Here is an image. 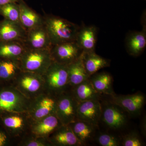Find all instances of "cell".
Here are the masks:
<instances>
[{
    "label": "cell",
    "instance_id": "6da1fadb",
    "mask_svg": "<svg viewBox=\"0 0 146 146\" xmlns=\"http://www.w3.org/2000/svg\"><path fill=\"white\" fill-rule=\"evenodd\" d=\"M44 17L52 46L76 41L80 26L59 16L46 15Z\"/></svg>",
    "mask_w": 146,
    "mask_h": 146
},
{
    "label": "cell",
    "instance_id": "7a4b0ae2",
    "mask_svg": "<svg viewBox=\"0 0 146 146\" xmlns=\"http://www.w3.org/2000/svg\"><path fill=\"white\" fill-rule=\"evenodd\" d=\"M45 91L57 97L71 89L69 84L68 66L53 61L43 75Z\"/></svg>",
    "mask_w": 146,
    "mask_h": 146
},
{
    "label": "cell",
    "instance_id": "3957f363",
    "mask_svg": "<svg viewBox=\"0 0 146 146\" xmlns=\"http://www.w3.org/2000/svg\"><path fill=\"white\" fill-rule=\"evenodd\" d=\"M53 61L50 49L27 48L19 63L21 70L43 75Z\"/></svg>",
    "mask_w": 146,
    "mask_h": 146
},
{
    "label": "cell",
    "instance_id": "277c9868",
    "mask_svg": "<svg viewBox=\"0 0 146 146\" xmlns=\"http://www.w3.org/2000/svg\"><path fill=\"white\" fill-rule=\"evenodd\" d=\"M31 100L11 84L0 88V115L13 112H27Z\"/></svg>",
    "mask_w": 146,
    "mask_h": 146
},
{
    "label": "cell",
    "instance_id": "5b68a950",
    "mask_svg": "<svg viewBox=\"0 0 146 146\" xmlns=\"http://www.w3.org/2000/svg\"><path fill=\"white\" fill-rule=\"evenodd\" d=\"M10 84L30 100L45 91L43 76L27 71L21 70Z\"/></svg>",
    "mask_w": 146,
    "mask_h": 146
},
{
    "label": "cell",
    "instance_id": "8992f818",
    "mask_svg": "<svg viewBox=\"0 0 146 146\" xmlns=\"http://www.w3.org/2000/svg\"><path fill=\"white\" fill-rule=\"evenodd\" d=\"M2 126L12 139H21L29 133L31 121L27 112H13L0 115Z\"/></svg>",
    "mask_w": 146,
    "mask_h": 146
},
{
    "label": "cell",
    "instance_id": "52a82bcc",
    "mask_svg": "<svg viewBox=\"0 0 146 146\" xmlns=\"http://www.w3.org/2000/svg\"><path fill=\"white\" fill-rule=\"evenodd\" d=\"M102 105L100 121L110 130L119 131L125 127L129 115L121 108L109 101L104 102Z\"/></svg>",
    "mask_w": 146,
    "mask_h": 146
},
{
    "label": "cell",
    "instance_id": "ba28073f",
    "mask_svg": "<svg viewBox=\"0 0 146 146\" xmlns=\"http://www.w3.org/2000/svg\"><path fill=\"white\" fill-rule=\"evenodd\" d=\"M57 97L44 91L31 100L27 113L32 121L55 114Z\"/></svg>",
    "mask_w": 146,
    "mask_h": 146
},
{
    "label": "cell",
    "instance_id": "9c48e42d",
    "mask_svg": "<svg viewBox=\"0 0 146 146\" xmlns=\"http://www.w3.org/2000/svg\"><path fill=\"white\" fill-rule=\"evenodd\" d=\"M78 104L70 89L58 96L55 114L62 124L68 125L77 120Z\"/></svg>",
    "mask_w": 146,
    "mask_h": 146
},
{
    "label": "cell",
    "instance_id": "30bf717a",
    "mask_svg": "<svg viewBox=\"0 0 146 146\" xmlns=\"http://www.w3.org/2000/svg\"><path fill=\"white\" fill-rule=\"evenodd\" d=\"M109 96V101L121 108L129 116L140 115L145 103V96L141 92L127 95L115 94Z\"/></svg>",
    "mask_w": 146,
    "mask_h": 146
},
{
    "label": "cell",
    "instance_id": "8fae6325",
    "mask_svg": "<svg viewBox=\"0 0 146 146\" xmlns=\"http://www.w3.org/2000/svg\"><path fill=\"white\" fill-rule=\"evenodd\" d=\"M50 52L54 61L68 65L78 59L83 51L74 41L53 45Z\"/></svg>",
    "mask_w": 146,
    "mask_h": 146
},
{
    "label": "cell",
    "instance_id": "7c38bea8",
    "mask_svg": "<svg viewBox=\"0 0 146 146\" xmlns=\"http://www.w3.org/2000/svg\"><path fill=\"white\" fill-rule=\"evenodd\" d=\"M102 114L101 103L99 100L79 102L77 109V119L98 127Z\"/></svg>",
    "mask_w": 146,
    "mask_h": 146
},
{
    "label": "cell",
    "instance_id": "4fadbf2b",
    "mask_svg": "<svg viewBox=\"0 0 146 146\" xmlns=\"http://www.w3.org/2000/svg\"><path fill=\"white\" fill-rule=\"evenodd\" d=\"M23 43L27 48L31 49H50L52 46L44 24L27 31Z\"/></svg>",
    "mask_w": 146,
    "mask_h": 146
},
{
    "label": "cell",
    "instance_id": "5bb4252c",
    "mask_svg": "<svg viewBox=\"0 0 146 146\" xmlns=\"http://www.w3.org/2000/svg\"><path fill=\"white\" fill-rule=\"evenodd\" d=\"M62 125L56 114H52L37 121H32L29 133L33 136L48 138Z\"/></svg>",
    "mask_w": 146,
    "mask_h": 146
},
{
    "label": "cell",
    "instance_id": "9a60e30c",
    "mask_svg": "<svg viewBox=\"0 0 146 146\" xmlns=\"http://www.w3.org/2000/svg\"><path fill=\"white\" fill-rule=\"evenodd\" d=\"M143 28L141 31H130L126 36V50L130 55L136 57L142 54L146 47V26L143 20Z\"/></svg>",
    "mask_w": 146,
    "mask_h": 146
},
{
    "label": "cell",
    "instance_id": "2e32d148",
    "mask_svg": "<svg viewBox=\"0 0 146 146\" xmlns=\"http://www.w3.org/2000/svg\"><path fill=\"white\" fill-rule=\"evenodd\" d=\"M98 29L94 25L82 24L77 35L76 42L84 52H95Z\"/></svg>",
    "mask_w": 146,
    "mask_h": 146
},
{
    "label": "cell",
    "instance_id": "e0dca14e",
    "mask_svg": "<svg viewBox=\"0 0 146 146\" xmlns=\"http://www.w3.org/2000/svg\"><path fill=\"white\" fill-rule=\"evenodd\" d=\"M27 31L21 24L3 19L0 21V41L23 42Z\"/></svg>",
    "mask_w": 146,
    "mask_h": 146
},
{
    "label": "cell",
    "instance_id": "ac0fdd59",
    "mask_svg": "<svg viewBox=\"0 0 146 146\" xmlns=\"http://www.w3.org/2000/svg\"><path fill=\"white\" fill-rule=\"evenodd\" d=\"M48 138L52 146H82L68 125H62Z\"/></svg>",
    "mask_w": 146,
    "mask_h": 146
},
{
    "label": "cell",
    "instance_id": "d6986e66",
    "mask_svg": "<svg viewBox=\"0 0 146 146\" xmlns=\"http://www.w3.org/2000/svg\"><path fill=\"white\" fill-rule=\"evenodd\" d=\"M18 3L20 10V23L27 31L44 25V16L31 8L24 0H20Z\"/></svg>",
    "mask_w": 146,
    "mask_h": 146
},
{
    "label": "cell",
    "instance_id": "ffe728a7",
    "mask_svg": "<svg viewBox=\"0 0 146 146\" xmlns=\"http://www.w3.org/2000/svg\"><path fill=\"white\" fill-rule=\"evenodd\" d=\"M68 125L82 146L94 140L96 135L98 127L84 121L77 119Z\"/></svg>",
    "mask_w": 146,
    "mask_h": 146
},
{
    "label": "cell",
    "instance_id": "44dd1931",
    "mask_svg": "<svg viewBox=\"0 0 146 146\" xmlns=\"http://www.w3.org/2000/svg\"><path fill=\"white\" fill-rule=\"evenodd\" d=\"M89 79L95 90L101 95L109 96L115 94L112 86L113 78L110 73L97 72L91 76Z\"/></svg>",
    "mask_w": 146,
    "mask_h": 146
},
{
    "label": "cell",
    "instance_id": "7402d4cb",
    "mask_svg": "<svg viewBox=\"0 0 146 146\" xmlns=\"http://www.w3.org/2000/svg\"><path fill=\"white\" fill-rule=\"evenodd\" d=\"M82 58L86 73L90 77L101 69L109 67L110 65V61L108 59L97 54L95 52H83Z\"/></svg>",
    "mask_w": 146,
    "mask_h": 146
},
{
    "label": "cell",
    "instance_id": "603a6c76",
    "mask_svg": "<svg viewBox=\"0 0 146 146\" xmlns=\"http://www.w3.org/2000/svg\"><path fill=\"white\" fill-rule=\"evenodd\" d=\"M26 49L23 42L0 41V59L19 61Z\"/></svg>",
    "mask_w": 146,
    "mask_h": 146
},
{
    "label": "cell",
    "instance_id": "cb8c5ba5",
    "mask_svg": "<svg viewBox=\"0 0 146 146\" xmlns=\"http://www.w3.org/2000/svg\"><path fill=\"white\" fill-rule=\"evenodd\" d=\"M82 54L78 59L67 65L69 84L71 88L87 80L90 77L84 68Z\"/></svg>",
    "mask_w": 146,
    "mask_h": 146
},
{
    "label": "cell",
    "instance_id": "d4e9b609",
    "mask_svg": "<svg viewBox=\"0 0 146 146\" xmlns=\"http://www.w3.org/2000/svg\"><path fill=\"white\" fill-rule=\"evenodd\" d=\"M76 100L79 102L101 99L102 95L98 93L92 85L89 78L70 89Z\"/></svg>",
    "mask_w": 146,
    "mask_h": 146
},
{
    "label": "cell",
    "instance_id": "484cf974",
    "mask_svg": "<svg viewBox=\"0 0 146 146\" xmlns=\"http://www.w3.org/2000/svg\"><path fill=\"white\" fill-rule=\"evenodd\" d=\"M21 71L19 61L0 59V82H11Z\"/></svg>",
    "mask_w": 146,
    "mask_h": 146
},
{
    "label": "cell",
    "instance_id": "4316f807",
    "mask_svg": "<svg viewBox=\"0 0 146 146\" xmlns=\"http://www.w3.org/2000/svg\"><path fill=\"white\" fill-rule=\"evenodd\" d=\"M0 16H3L4 19L21 24L18 3H10L0 5Z\"/></svg>",
    "mask_w": 146,
    "mask_h": 146
},
{
    "label": "cell",
    "instance_id": "83f0119b",
    "mask_svg": "<svg viewBox=\"0 0 146 146\" xmlns=\"http://www.w3.org/2000/svg\"><path fill=\"white\" fill-rule=\"evenodd\" d=\"M17 145L20 146H52L48 138L33 136L30 133L20 139Z\"/></svg>",
    "mask_w": 146,
    "mask_h": 146
},
{
    "label": "cell",
    "instance_id": "f1b7e54d",
    "mask_svg": "<svg viewBox=\"0 0 146 146\" xmlns=\"http://www.w3.org/2000/svg\"><path fill=\"white\" fill-rule=\"evenodd\" d=\"M95 140L100 146H119L121 145V138L111 133H100L96 135Z\"/></svg>",
    "mask_w": 146,
    "mask_h": 146
},
{
    "label": "cell",
    "instance_id": "f546056e",
    "mask_svg": "<svg viewBox=\"0 0 146 146\" xmlns=\"http://www.w3.org/2000/svg\"><path fill=\"white\" fill-rule=\"evenodd\" d=\"M121 145L143 146L145 145V143L137 133L132 132L123 136L121 140Z\"/></svg>",
    "mask_w": 146,
    "mask_h": 146
},
{
    "label": "cell",
    "instance_id": "4dcf8cb0",
    "mask_svg": "<svg viewBox=\"0 0 146 146\" xmlns=\"http://www.w3.org/2000/svg\"><path fill=\"white\" fill-rule=\"evenodd\" d=\"M12 139L3 127L0 128V146L10 145Z\"/></svg>",
    "mask_w": 146,
    "mask_h": 146
},
{
    "label": "cell",
    "instance_id": "1f68e13d",
    "mask_svg": "<svg viewBox=\"0 0 146 146\" xmlns=\"http://www.w3.org/2000/svg\"><path fill=\"white\" fill-rule=\"evenodd\" d=\"M20 0H0V5L10 3H18Z\"/></svg>",
    "mask_w": 146,
    "mask_h": 146
},
{
    "label": "cell",
    "instance_id": "d6a6232c",
    "mask_svg": "<svg viewBox=\"0 0 146 146\" xmlns=\"http://www.w3.org/2000/svg\"><path fill=\"white\" fill-rule=\"evenodd\" d=\"M144 1H146V0H144Z\"/></svg>",
    "mask_w": 146,
    "mask_h": 146
}]
</instances>
